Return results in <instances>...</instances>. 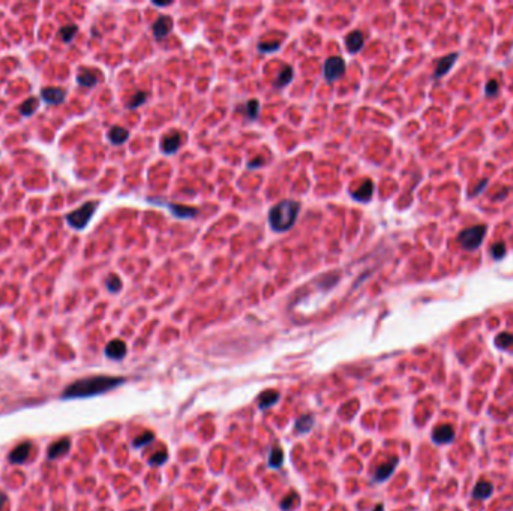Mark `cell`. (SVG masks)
I'll return each mask as SVG.
<instances>
[{
  "mask_svg": "<svg viewBox=\"0 0 513 511\" xmlns=\"http://www.w3.org/2000/svg\"><path fill=\"white\" fill-rule=\"evenodd\" d=\"M6 502H8V496H6L3 492H0V510L5 507V504H6Z\"/></svg>",
  "mask_w": 513,
  "mask_h": 511,
  "instance_id": "39",
  "label": "cell"
},
{
  "mask_svg": "<svg viewBox=\"0 0 513 511\" xmlns=\"http://www.w3.org/2000/svg\"><path fill=\"white\" fill-rule=\"evenodd\" d=\"M453 438H455V430L449 424L440 426V428L434 429V432H432V441L435 444H450L453 441Z\"/></svg>",
  "mask_w": 513,
  "mask_h": 511,
  "instance_id": "10",
  "label": "cell"
},
{
  "mask_svg": "<svg viewBox=\"0 0 513 511\" xmlns=\"http://www.w3.org/2000/svg\"><path fill=\"white\" fill-rule=\"evenodd\" d=\"M491 254L494 260H501L506 255V244L504 243H495L491 249Z\"/></svg>",
  "mask_w": 513,
  "mask_h": 511,
  "instance_id": "33",
  "label": "cell"
},
{
  "mask_svg": "<svg viewBox=\"0 0 513 511\" xmlns=\"http://www.w3.org/2000/svg\"><path fill=\"white\" fill-rule=\"evenodd\" d=\"M128 138H129V132L125 128H120V126H113L110 129V132H108V140L113 144H116V146L123 144Z\"/></svg>",
  "mask_w": 513,
  "mask_h": 511,
  "instance_id": "19",
  "label": "cell"
},
{
  "mask_svg": "<svg viewBox=\"0 0 513 511\" xmlns=\"http://www.w3.org/2000/svg\"><path fill=\"white\" fill-rule=\"evenodd\" d=\"M105 356L111 360H122L126 356V345L120 339H114L108 342L105 346Z\"/></svg>",
  "mask_w": 513,
  "mask_h": 511,
  "instance_id": "9",
  "label": "cell"
},
{
  "mask_svg": "<svg viewBox=\"0 0 513 511\" xmlns=\"http://www.w3.org/2000/svg\"><path fill=\"white\" fill-rule=\"evenodd\" d=\"M126 382L122 376H89L69 384L62 393V399H86L111 392Z\"/></svg>",
  "mask_w": 513,
  "mask_h": 511,
  "instance_id": "1",
  "label": "cell"
},
{
  "mask_svg": "<svg viewBox=\"0 0 513 511\" xmlns=\"http://www.w3.org/2000/svg\"><path fill=\"white\" fill-rule=\"evenodd\" d=\"M486 236V225H474L471 228L464 230L459 236H458V242L459 244L467 249V250H476L480 248L483 238Z\"/></svg>",
  "mask_w": 513,
  "mask_h": 511,
  "instance_id": "3",
  "label": "cell"
},
{
  "mask_svg": "<svg viewBox=\"0 0 513 511\" xmlns=\"http://www.w3.org/2000/svg\"><path fill=\"white\" fill-rule=\"evenodd\" d=\"M314 426V417L312 416H303L296 422V432L297 434H306Z\"/></svg>",
  "mask_w": 513,
  "mask_h": 511,
  "instance_id": "24",
  "label": "cell"
},
{
  "mask_svg": "<svg viewBox=\"0 0 513 511\" xmlns=\"http://www.w3.org/2000/svg\"><path fill=\"white\" fill-rule=\"evenodd\" d=\"M495 345L501 350H507L513 345V336L510 333H501L495 338Z\"/></svg>",
  "mask_w": 513,
  "mask_h": 511,
  "instance_id": "28",
  "label": "cell"
},
{
  "mask_svg": "<svg viewBox=\"0 0 513 511\" xmlns=\"http://www.w3.org/2000/svg\"><path fill=\"white\" fill-rule=\"evenodd\" d=\"M279 45H281V42L279 40H276V42H272V44H260L258 45V48H260V51H263V52H272V51H276L278 48H279Z\"/></svg>",
  "mask_w": 513,
  "mask_h": 511,
  "instance_id": "35",
  "label": "cell"
},
{
  "mask_svg": "<svg viewBox=\"0 0 513 511\" xmlns=\"http://www.w3.org/2000/svg\"><path fill=\"white\" fill-rule=\"evenodd\" d=\"M372 194H374V183L371 180H365L354 192H351L353 198L356 201H360V202H366L372 198Z\"/></svg>",
  "mask_w": 513,
  "mask_h": 511,
  "instance_id": "13",
  "label": "cell"
},
{
  "mask_svg": "<svg viewBox=\"0 0 513 511\" xmlns=\"http://www.w3.org/2000/svg\"><path fill=\"white\" fill-rule=\"evenodd\" d=\"M41 96L45 102L57 105L65 100V90L59 87H47V88H42Z\"/></svg>",
  "mask_w": 513,
  "mask_h": 511,
  "instance_id": "12",
  "label": "cell"
},
{
  "mask_svg": "<svg viewBox=\"0 0 513 511\" xmlns=\"http://www.w3.org/2000/svg\"><path fill=\"white\" fill-rule=\"evenodd\" d=\"M398 462H399V459H398V458H392L389 462H386V464L380 465V466L375 470V472H374V482H377V483H383V482L389 480V477H390V476L393 474V471L396 470V466H398Z\"/></svg>",
  "mask_w": 513,
  "mask_h": 511,
  "instance_id": "7",
  "label": "cell"
},
{
  "mask_svg": "<svg viewBox=\"0 0 513 511\" xmlns=\"http://www.w3.org/2000/svg\"><path fill=\"white\" fill-rule=\"evenodd\" d=\"M264 164V159H261V158H258V159H254L252 162H249V168L252 170V168H255V166H261Z\"/></svg>",
  "mask_w": 513,
  "mask_h": 511,
  "instance_id": "37",
  "label": "cell"
},
{
  "mask_svg": "<svg viewBox=\"0 0 513 511\" xmlns=\"http://www.w3.org/2000/svg\"><path fill=\"white\" fill-rule=\"evenodd\" d=\"M486 184H488V182H486V180H483V182H482V184H480V186H477V188L474 189V192L471 194V196H474L476 194H479V192H480V190H482V189H483V188H485Z\"/></svg>",
  "mask_w": 513,
  "mask_h": 511,
  "instance_id": "38",
  "label": "cell"
},
{
  "mask_svg": "<svg viewBox=\"0 0 513 511\" xmlns=\"http://www.w3.org/2000/svg\"><path fill=\"white\" fill-rule=\"evenodd\" d=\"M485 93H486V96H497L498 94V84H497L495 80H491V81L486 82Z\"/></svg>",
  "mask_w": 513,
  "mask_h": 511,
  "instance_id": "34",
  "label": "cell"
},
{
  "mask_svg": "<svg viewBox=\"0 0 513 511\" xmlns=\"http://www.w3.org/2000/svg\"><path fill=\"white\" fill-rule=\"evenodd\" d=\"M96 207H98V202H86L83 207H80L78 210H75L66 216L68 224L75 230H83L89 224V220L92 219Z\"/></svg>",
  "mask_w": 513,
  "mask_h": 511,
  "instance_id": "4",
  "label": "cell"
},
{
  "mask_svg": "<svg viewBox=\"0 0 513 511\" xmlns=\"http://www.w3.org/2000/svg\"><path fill=\"white\" fill-rule=\"evenodd\" d=\"M105 285H107V288H108V291H110V292H119V291H120V288H122V280H120L117 276L111 274V276L107 279Z\"/></svg>",
  "mask_w": 513,
  "mask_h": 511,
  "instance_id": "31",
  "label": "cell"
},
{
  "mask_svg": "<svg viewBox=\"0 0 513 511\" xmlns=\"http://www.w3.org/2000/svg\"><path fill=\"white\" fill-rule=\"evenodd\" d=\"M38 105H39V102H38L36 98H29V99H26V100L20 105V112H21L23 116H32V114L36 111Z\"/></svg>",
  "mask_w": 513,
  "mask_h": 511,
  "instance_id": "25",
  "label": "cell"
},
{
  "mask_svg": "<svg viewBox=\"0 0 513 511\" xmlns=\"http://www.w3.org/2000/svg\"><path fill=\"white\" fill-rule=\"evenodd\" d=\"M153 440H155V435H153L152 432H144V434H141L138 438L134 440L132 447H134V448H143V447L149 446L150 442H153Z\"/></svg>",
  "mask_w": 513,
  "mask_h": 511,
  "instance_id": "27",
  "label": "cell"
},
{
  "mask_svg": "<svg viewBox=\"0 0 513 511\" xmlns=\"http://www.w3.org/2000/svg\"><path fill=\"white\" fill-rule=\"evenodd\" d=\"M30 452H32V442H29V441H26V442H21V444H18L14 450H12V453L9 454V462L11 464H14V465H20V464H24L27 459H29V456H30Z\"/></svg>",
  "mask_w": 513,
  "mask_h": 511,
  "instance_id": "6",
  "label": "cell"
},
{
  "mask_svg": "<svg viewBox=\"0 0 513 511\" xmlns=\"http://www.w3.org/2000/svg\"><path fill=\"white\" fill-rule=\"evenodd\" d=\"M294 498H297V495L296 494H291V495H288L282 502H281V508L284 511H290V508H291V506H293V501H294Z\"/></svg>",
  "mask_w": 513,
  "mask_h": 511,
  "instance_id": "36",
  "label": "cell"
},
{
  "mask_svg": "<svg viewBox=\"0 0 513 511\" xmlns=\"http://www.w3.org/2000/svg\"><path fill=\"white\" fill-rule=\"evenodd\" d=\"M300 212V204L293 200H284L272 207L269 213V224L273 231L284 232L293 228Z\"/></svg>",
  "mask_w": 513,
  "mask_h": 511,
  "instance_id": "2",
  "label": "cell"
},
{
  "mask_svg": "<svg viewBox=\"0 0 513 511\" xmlns=\"http://www.w3.org/2000/svg\"><path fill=\"white\" fill-rule=\"evenodd\" d=\"M77 81L83 87H93L98 82V75L90 70H81L77 76Z\"/></svg>",
  "mask_w": 513,
  "mask_h": 511,
  "instance_id": "22",
  "label": "cell"
},
{
  "mask_svg": "<svg viewBox=\"0 0 513 511\" xmlns=\"http://www.w3.org/2000/svg\"><path fill=\"white\" fill-rule=\"evenodd\" d=\"M284 464V452L281 447L275 446L272 450H270V454H269V466L273 468V470H278L281 468Z\"/></svg>",
  "mask_w": 513,
  "mask_h": 511,
  "instance_id": "21",
  "label": "cell"
},
{
  "mask_svg": "<svg viewBox=\"0 0 513 511\" xmlns=\"http://www.w3.org/2000/svg\"><path fill=\"white\" fill-rule=\"evenodd\" d=\"M147 100V93L146 92H138V93H135L134 96H132V99L128 102V108L129 110H134V108H138L140 105H143L144 102Z\"/></svg>",
  "mask_w": 513,
  "mask_h": 511,
  "instance_id": "29",
  "label": "cell"
},
{
  "mask_svg": "<svg viewBox=\"0 0 513 511\" xmlns=\"http://www.w3.org/2000/svg\"><path fill=\"white\" fill-rule=\"evenodd\" d=\"M345 42H347V48H348V51H350V52H357V51H360V48L363 46L365 38H363L362 32H359V30H354V32L348 33V36H347Z\"/></svg>",
  "mask_w": 513,
  "mask_h": 511,
  "instance_id": "17",
  "label": "cell"
},
{
  "mask_svg": "<svg viewBox=\"0 0 513 511\" xmlns=\"http://www.w3.org/2000/svg\"><path fill=\"white\" fill-rule=\"evenodd\" d=\"M180 142H182V135L179 132H171L168 135H165L162 138V150L164 153L167 154H171V153H176L180 147Z\"/></svg>",
  "mask_w": 513,
  "mask_h": 511,
  "instance_id": "11",
  "label": "cell"
},
{
  "mask_svg": "<svg viewBox=\"0 0 513 511\" xmlns=\"http://www.w3.org/2000/svg\"><path fill=\"white\" fill-rule=\"evenodd\" d=\"M258 112H260V102L255 100V99L249 100V102L246 104V116H248V118H251V120H252V118H257Z\"/></svg>",
  "mask_w": 513,
  "mask_h": 511,
  "instance_id": "30",
  "label": "cell"
},
{
  "mask_svg": "<svg viewBox=\"0 0 513 511\" xmlns=\"http://www.w3.org/2000/svg\"><path fill=\"white\" fill-rule=\"evenodd\" d=\"M155 4H156V6H168V4H171V3H170V2H168V3H161V2H155Z\"/></svg>",
  "mask_w": 513,
  "mask_h": 511,
  "instance_id": "40",
  "label": "cell"
},
{
  "mask_svg": "<svg viewBox=\"0 0 513 511\" xmlns=\"http://www.w3.org/2000/svg\"><path fill=\"white\" fill-rule=\"evenodd\" d=\"M153 33H155V38L156 39H161V38H165L171 30H173V20L171 16L168 15H161L155 24H153Z\"/></svg>",
  "mask_w": 513,
  "mask_h": 511,
  "instance_id": "8",
  "label": "cell"
},
{
  "mask_svg": "<svg viewBox=\"0 0 513 511\" xmlns=\"http://www.w3.org/2000/svg\"><path fill=\"white\" fill-rule=\"evenodd\" d=\"M69 447H71V441H69L68 438L59 440L57 442H54V444L50 446V448H48V458H50V459H57V458L66 454L68 450H69Z\"/></svg>",
  "mask_w": 513,
  "mask_h": 511,
  "instance_id": "15",
  "label": "cell"
},
{
  "mask_svg": "<svg viewBox=\"0 0 513 511\" xmlns=\"http://www.w3.org/2000/svg\"><path fill=\"white\" fill-rule=\"evenodd\" d=\"M293 80V68L291 66H284L282 72L278 75V78L275 80V87L281 88L285 87L287 84H290V81Z\"/></svg>",
  "mask_w": 513,
  "mask_h": 511,
  "instance_id": "23",
  "label": "cell"
},
{
  "mask_svg": "<svg viewBox=\"0 0 513 511\" xmlns=\"http://www.w3.org/2000/svg\"><path fill=\"white\" fill-rule=\"evenodd\" d=\"M77 32H78V27L75 26V24H68V26H63L62 28H60V38H62V40L63 42H71L72 39H74V36L77 34Z\"/></svg>",
  "mask_w": 513,
  "mask_h": 511,
  "instance_id": "26",
  "label": "cell"
},
{
  "mask_svg": "<svg viewBox=\"0 0 513 511\" xmlns=\"http://www.w3.org/2000/svg\"><path fill=\"white\" fill-rule=\"evenodd\" d=\"M168 207L174 213V216L179 219H191L197 214V208L194 207H186L182 204H168Z\"/></svg>",
  "mask_w": 513,
  "mask_h": 511,
  "instance_id": "18",
  "label": "cell"
},
{
  "mask_svg": "<svg viewBox=\"0 0 513 511\" xmlns=\"http://www.w3.org/2000/svg\"><path fill=\"white\" fill-rule=\"evenodd\" d=\"M278 399H279V393H278V392H272V390L264 392V393L260 396V399H258L260 410H267V408L273 406V405L278 402Z\"/></svg>",
  "mask_w": 513,
  "mask_h": 511,
  "instance_id": "20",
  "label": "cell"
},
{
  "mask_svg": "<svg viewBox=\"0 0 513 511\" xmlns=\"http://www.w3.org/2000/svg\"><path fill=\"white\" fill-rule=\"evenodd\" d=\"M167 460H168V454H167L165 452H159V453L153 454V456L149 459V464H150L152 466H161V465H164Z\"/></svg>",
  "mask_w": 513,
  "mask_h": 511,
  "instance_id": "32",
  "label": "cell"
},
{
  "mask_svg": "<svg viewBox=\"0 0 513 511\" xmlns=\"http://www.w3.org/2000/svg\"><path fill=\"white\" fill-rule=\"evenodd\" d=\"M456 58H458V52H453V54H449V56L443 57V58L438 62V66H437V69H435L434 78H441V76H444V75L450 70V68L455 64V60H456Z\"/></svg>",
  "mask_w": 513,
  "mask_h": 511,
  "instance_id": "14",
  "label": "cell"
},
{
  "mask_svg": "<svg viewBox=\"0 0 513 511\" xmlns=\"http://www.w3.org/2000/svg\"><path fill=\"white\" fill-rule=\"evenodd\" d=\"M492 492H494L492 483H489L486 480H480L473 489V498L474 500H486L492 495Z\"/></svg>",
  "mask_w": 513,
  "mask_h": 511,
  "instance_id": "16",
  "label": "cell"
},
{
  "mask_svg": "<svg viewBox=\"0 0 513 511\" xmlns=\"http://www.w3.org/2000/svg\"><path fill=\"white\" fill-rule=\"evenodd\" d=\"M345 68H347V64H345V60L342 57H339V56L329 57L324 63V78L329 82H333L344 75Z\"/></svg>",
  "mask_w": 513,
  "mask_h": 511,
  "instance_id": "5",
  "label": "cell"
},
{
  "mask_svg": "<svg viewBox=\"0 0 513 511\" xmlns=\"http://www.w3.org/2000/svg\"><path fill=\"white\" fill-rule=\"evenodd\" d=\"M383 508H384V507H383V504H378V506L374 508V511H383Z\"/></svg>",
  "mask_w": 513,
  "mask_h": 511,
  "instance_id": "41",
  "label": "cell"
}]
</instances>
